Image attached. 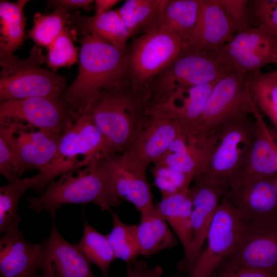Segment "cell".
I'll return each instance as SVG.
<instances>
[{"mask_svg":"<svg viewBox=\"0 0 277 277\" xmlns=\"http://www.w3.org/2000/svg\"><path fill=\"white\" fill-rule=\"evenodd\" d=\"M149 110L145 97L126 82L103 92L83 115L102 133L105 154H111L129 149L146 127Z\"/></svg>","mask_w":277,"mask_h":277,"instance_id":"obj_1","label":"cell"},{"mask_svg":"<svg viewBox=\"0 0 277 277\" xmlns=\"http://www.w3.org/2000/svg\"><path fill=\"white\" fill-rule=\"evenodd\" d=\"M79 68L63 97L80 117L104 91L126 82V51L90 34L82 35Z\"/></svg>","mask_w":277,"mask_h":277,"instance_id":"obj_2","label":"cell"},{"mask_svg":"<svg viewBox=\"0 0 277 277\" xmlns=\"http://www.w3.org/2000/svg\"><path fill=\"white\" fill-rule=\"evenodd\" d=\"M27 201L34 212L45 210L53 218L63 205L94 203L102 211L109 212L123 201L113 190L107 154H103L89 166L63 174L39 195Z\"/></svg>","mask_w":277,"mask_h":277,"instance_id":"obj_3","label":"cell"},{"mask_svg":"<svg viewBox=\"0 0 277 277\" xmlns=\"http://www.w3.org/2000/svg\"><path fill=\"white\" fill-rule=\"evenodd\" d=\"M233 70L215 50L184 46L176 59L155 79L146 93L147 98L155 107L165 103L179 89L213 82Z\"/></svg>","mask_w":277,"mask_h":277,"instance_id":"obj_4","label":"cell"},{"mask_svg":"<svg viewBox=\"0 0 277 277\" xmlns=\"http://www.w3.org/2000/svg\"><path fill=\"white\" fill-rule=\"evenodd\" d=\"M254 131V120L250 115H239L227 120L214 132L215 142L206 167L195 177L223 188L236 181L247 166Z\"/></svg>","mask_w":277,"mask_h":277,"instance_id":"obj_5","label":"cell"},{"mask_svg":"<svg viewBox=\"0 0 277 277\" xmlns=\"http://www.w3.org/2000/svg\"><path fill=\"white\" fill-rule=\"evenodd\" d=\"M47 61L42 49L35 44L29 56L13 54L0 58V100L61 96L67 86V78L39 66Z\"/></svg>","mask_w":277,"mask_h":277,"instance_id":"obj_6","label":"cell"},{"mask_svg":"<svg viewBox=\"0 0 277 277\" xmlns=\"http://www.w3.org/2000/svg\"><path fill=\"white\" fill-rule=\"evenodd\" d=\"M185 46L176 34L152 29L133 40L126 52V82L146 97L155 79L179 55Z\"/></svg>","mask_w":277,"mask_h":277,"instance_id":"obj_7","label":"cell"},{"mask_svg":"<svg viewBox=\"0 0 277 277\" xmlns=\"http://www.w3.org/2000/svg\"><path fill=\"white\" fill-rule=\"evenodd\" d=\"M104 152L102 133L86 115H82L61 135L54 158L35 175L34 189L43 192L58 177L89 166Z\"/></svg>","mask_w":277,"mask_h":277,"instance_id":"obj_8","label":"cell"},{"mask_svg":"<svg viewBox=\"0 0 277 277\" xmlns=\"http://www.w3.org/2000/svg\"><path fill=\"white\" fill-rule=\"evenodd\" d=\"M80 117L62 95L1 102L0 125L16 123L62 134Z\"/></svg>","mask_w":277,"mask_h":277,"instance_id":"obj_9","label":"cell"},{"mask_svg":"<svg viewBox=\"0 0 277 277\" xmlns=\"http://www.w3.org/2000/svg\"><path fill=\"white\" fill-rule=\"evenodd\" d=\"M239 268L277 274V220L246 224L233 250L216 269Z\"/></svg>","mask_w":277,"mask_h":277,"instance_id":"obj_10","label":"cell"},{"mask_svg":"<svg viewBox=\"0 0 277 277\" xmlns=\"http://www.w3.org/2000/svg\"><path fill=\"white\" fill-rule=\"evenodd\" d=\"M247 74L234 70L214 86L201 119V129L204 133H214L234 116L252 114L256 107L251 95Z\"/></svg>","mask_w":277,"mask_h":277,"instance_id":"obj_11","label":"cell"},{"mask_svg":"<svg viewBox=\"0 0 277 277\" xmlns=\"http://www.w3.org/2000/svg\"><path fill=\"white\" fill-rule=\"evenodd\" d=\"M245 225L234 206L223 196L208 230L206 247L186 277H212L233 250Z\"/></svg>","mask_w":277,"mask_h":277,"instance_id":"obj_12","label":"cell"},{"mask_svg":"<svg viewBox=\"0 0 277 277\" xmlns=\"http://www.w3.org/2000/svg\"><path fill=\"white\" fill-rule=\"evenodd\" d=\"M34 129L16 123L0 125V137L11 150L20 176L28 171L46 168L56 153L62 134Z\"/></svg>","mask_w":277,"mask_h":277,"instance_id":"obj_13","label":"cell"},{"mask_svg":"<svg viewBox=\"0 0 277 277\" xmlns=\"http://www.w3.org/2000/svg\"><path fill=\"white\" fill-rule=\"evenodd\" d=\"M276 175L240 178L224 188L223 196L246 224L277 220Z\"/></svg>","mask_w":277,"mask_h":277,"instance_id":"obj_14","label":"cell"},{"mask_svg":"<svg viewBox=\"0 0 277 277\" xmlns=\"http://www.w3.org/2000/svg\"><path fill=\"white\" fill-rule=\"evenodd\" d=\"M215 51L234 70L245 73L261 71L269 64H277V42L258 27L236 32Z\"/></svg>","mask_w":277,"mask_h":277,"instance_id":"obj_15","label":"cell"},{"mask_svg":"<svg viewBox=\"0 0 277 277\" xmlns=\"http://www.w3.org/2000/svg\"><path fill=\"white\" fill-rule=\"evenodd\" d=\"M149 122L129 149L125 152L129 158L147 170L166 153L171 143L182 133L176 120L157 108L149 110Z\"/></svg>","mask_w":277,"mask_h":277,"instance_id":"obj_16","label":"cell"},{"mask_svg":"<svg viewBox=\"0 0 277 277\" xmlns=\"http://www.w3.org/2000/svg\"><path fill=\"white\" fill-rule=\"evenodd\" d=\"M52 219L50 234L42 243L39 271L42 277H96L86 256L76 244H71L62 236L55 217Z\"/></svg>","mask_w":277,"mask_h":277,"instance_id":"obj_17","label":"cell"},{"mask_svg":"<svg viewBox=\"0 0 277 277\" xmlns=\"http://www.w3.org/2000/svg\"><path fill=\"white\" fill-rule=\"evenodd\" d=\"M111 182L115 195L131 203L140 212L154 206L147 179V170L131 160L125 152L107 154Z\"/></svg>","mask_w":277,"mask_h":277,"instance_id":"obj_18","label":"cell"},{"mask_svg":"<svg viewBox=\"0 0 277 277\" xmlns=\"http://www.w3.org/2000/svg\"><path fill=\"white\" fill-rule=\"evenodd\" d=\"M218 81L179 89L165 103L154 108L173 116L188 141L193 142L207 134L202 132L200 122L208 97Z\"/></svg>","mask_w":277,"mask_h":277,"instance_id":"obj_19","label":"cell"},{"mask_svg":"<svg viewBox=\"0 0 277 277\" xmlns=\"http://www.w3.org/2000/svg\"><path fill=\"white\" fill-rule=\"evenodd\" d=\"M42 243L31 244L18 229L5 233L0 239L2 277H32L40 271Z\"/></svg>","mask_w":277,"mask_h":277,"instance_id":"obj_20","label":"cell"},{"mask_svg":"<svg viewBox=\"0 0 277 277\" xmlns=\"http://www.w3.org/2000/svg\"><path fill=\"white\" fill-rule=\"evenodd\" d=\"M236 32L219 0H202L195 29L185 47L214 51L226 44Z\"/></svg>","mask_w":277,"mask_h":277,"instance_id":"obj_21","label":"cell"},{"mask_svg":"<svg viewBox=\"0 0 277 277\" xmlns=\"http://www.w3.org/2000/svg\"><path fill=\"white\" fill-rule=\"evenodd\" d=\"M190 188L194 245L188 273L203 249L208 230L224 194V188L199 177Z\"/></svg>","mask_w":277,"mask_h":277,"instance_id":"obj_22","label":"cell"},{"mask_svg":"<svg viewBox=\"0 0 277 277\" xmlns=\"http://www.w3.org/2000/svg\"><path fill=\"white\" fill-rule=\"evenodd\" d=\"M155 206L164 217L183 246L184 255L177 264L178 269L188 272L194 245L190 188L162 197Z\"/></svg>","mask_w":277,"mask_h":277,"instance_id":"obj_23","label":"cell"},{"mask_svg":"<svg viewBox=\"0 0 277 277\" xmlns=\"http://www.w3.org/2000/svg\"><path fill=\"white\" fill-rule=\"evenodd\" d=\"M215 142L214 134L190 142L182 133L157 162L195 177L204 171Z\"/></svg>","mask_w":277,"mask_h":277,"instance_id":"obj_24","label":"cell"},{"mask_svg":"<svg viewBox=\"0 0 277 277\" xmlns=\"http://www.w3.org/2000/svg\"><path fill=\"white\" fill-rule=\"evenodd\" d=\"M68 26L74 34L97 37L121 51H126L130 35L118 9L90 16L79 13L70 14Z\"/></svg>","mask_w":277,"mask_h":277,"instance_id":"obj_25","label":"cell"},{"mask_svg":"<svg viewBox=\"0 0 277 277\" xmlns=\"http://www.w3.org/2000/svg\"><path fill=\"white\" fill-rule=\"evenodd\" d=\"M252 115L254 141L247 166L239 179L277 174V129L268 127L257 107Z\"/></svg>","mask_w":277,"mask_h":277,"instance_id":"obj_26","label":"cell"},{"mask_svg":"<svg viewBox=\"0 0 277 277\" xmlns=\"http://www.w3.org/2000/svg\"><path fill=\"white\" fill-rule=\"evenodd\" d=\"M201 4L202 0H166L150 30L173 33L187 44L195 29Z\"/></svg>","mask_w":277,"mask_h":277,"instance_id":"obj_27","label":"cell"},{"mask_svg":"<svg viewBox=\"0 0 277 277\" xmlns=\"http://www.w3.org/2000/svg\"><path fill=\"white\" fill-rule=\"evenodd\" d=\"M140 213V222L136 225L140 255L150 256L177 245V238L155 205Z\"/></svg>","mask_w":277,"mask_h":277,"instance_id":"obj_28","label":"cell"},{"mask_svg":"<svg viewBox=\"0 0 277 277\" xmlns=\"http://www.w3.org/2000/svg\"><path fill=\"white\" fill-rule=\"evenodd\" d=\"M29 2H0V58L9 56L19 48L25 38L24 8Z\"/></svg>","mask_w":277,"mask_h":277,"instance_id":"obj_29","label":"cell"},{"mask_svg":"<svg viewBox=\"0 0 277 277\" xmlns=\"http://www.w3.org/2000/svg\"><path fill=\"white\" fill-rule=\"evenodd\" d=\"M35 176L8 182L0 187V232L18 229L21 217L18 213V203L27 190L34 188Z\"/></svg>","mask_w":277,"mask_h":277,"instance_id":"obj_30","label":"cell"},{"mask_svg":"<svg viewBox=\"0 0 277 277\" xmlns=\"http://www.w3.org/2000/svg\"><path fill=\"white\" fill-rule=\"evenodd\" d=\"M253 101L277 129V71H261L247 74Z\"/></svg>","mask_w":277,"mask_h":277,"instance_id":"obj_31","label":"cell"},{"mask_svg":"<svg viewBox=\"0 0 277 277\" xmlns=\"http://www.w3.org/2000/svg\"><path fill=\"white\" fill-rule=\"evenodd\" d=\"M166 0H127L118 9L130 37L154 26Z\"/></svg>","mask_w":277,"mask_h":277,"instance_id":"obj_32","label":"cell"},{"mask_svg":"<svg viewBox=\"0 0 277 277\" xmlns=\"http://www.w3.org/2000/svg\"><path fill=\"white\" fill-rule=\"evenodd\" d=\"M76 245L90 263L100 269L102 277H109V268L116 258L106 235L96 230L85 219L83 236Z\"/></svg>","mask_w":277,"mask_h":277,"instance_id":"obj_33","label":"cell"},{"mask_svg":"<svg viewBox=\"0 0 277 277\" xmlns=\"http://www.w3.org/2000/svg\"><path fill=\"white\" fill-rule=\"evenodd\" d=\"M113 227L106 235L116 259L125 262L127 266L136 260L140 255L136 234V225L124 223L118 214L112 211Z\"/></svg>","mask_w":277,"mask_h":277,"instance_id":"obj_34","label":"cell"},{"mask_svg":"<svg viewBox=\"0 0 277 277\" xmlns=\"http://www.w3.org/2000/svg\"><path fill=\"white\" fill-rule=\"evenodd\" d=\"M69 12L55 9L49 13H36L28 36L35 44L48 48L68 25Z\"/></svg>","mask_w":277,"mask_h":277,"instance_id":"obj_35","label":"cell"},{"mask_svg":"<svg viewBox=\"0 0 277 277\" xmlns=\"http://www.w3.org/2000/svg\"><path fill=\"white\" fill-rule=\"evenodd\" d=\"M152 172L162 197L190 188V184L194 179L193 176L159 162L154 164Z\"/></svg>","mask_w":277,"mask_h":277,"instance_id":"obj_36","label":"cell"},{"mask_svg":"<svg viewBox=\"0 0 277 277\" xmlns=\"http://www.w3.org/2000/svg\"><path fill=\"white\" fill-rule=\"evenodd\" d=\"M73 36L66 27L47 48L46 58L50 67L53 69L65 67L77 62V49L74 45Z\"/></svg>","mask_w":277,"mask_h":277,"instance_id":"obj_37","label":"cell"},{"mask_svg":"<svg viewBox=\"0 0 277 277\" xmlns=\"http://www.w3.org/2000/svg\"><path fill=\"white\" fill-rule=\"evenodd\" d=\"M253 7L258 27L277 42V0L254 1Z\"/></svg>","mask_w":277,"mask_h":277,"instance_id":"obj_38","label":"cell"},{"mask_svg":"<svg viewBox=\"0 0 277 277\" xmlns=\"http://www.w3.org/2000/svg\"><path fill=\"white\" fill-rule=\"evenodd\" d=\"M236 32L252 27L251 15L247 0H219Z\"/></svg>","mask_w":277,"mask_h":277,"instance_id":"obj_39","label":"cell"},{"mask_svg":"<svg viewBox=\"0 0 277 277\" xmlns=\"http://www.w3.org/2000/svg\"><path fill=\"white\" fill-rule=\"evenodd\" d=\"M0 172L8 182L20 179L13 154L5 141L0 137Z\"/></svg>","mask_w":277,"mask_h":277,"instance_id":"obj_40","label":"cell"},{"mask_svg":"<svg viewBox=\"0 0 277 277\" xmlns=\"http://www.w3.org/2000/svg\"><path fill=\"white\" fill-rule=\"evenodd\" d=\"M163 269L160 266L150 268L147 262L135 260L128 265L126 277H161ZM172 277H183L174 275Z\"/></svg>","mask_w":277,"mask_h":277,"instance_id":"obj_41","label":"cell"},{"mask_svg":"<svg viewBox=\"0 0 277 277\" xmlns=\"http://www.w3.org/2000/svg\"><path fill=\"white\" fill-rule=\"evenodd\" d=\"M212 277H276L274 274L260 270L239 268L216 269Z\"/></svg>","mask_w":277,"mask_h":277,"instance_id":"obj_42","label":"cell"},{"mask_svg":"<svg viewBox=\"0 0 277 277\" xmlns=\"http://www.w3.org/2000/svg\"><path fill=\"white\" fill-rule=\"evenodd\" d=\"M92 0H50L48 1V7L54 8L69 12L78 8L89 9L94 2Z\"/></svg>","mask_w":277,"mask_h":277,"instance_id":"obj_43","label":"cell"},{"mask_svg":"<svg viewBox=\"0 0 277 277\" xmlns=\"http://www.w3.org/2000/svg\"><path fill=\"white\" fill-rule=\"evenodd\" d=\"M118 0H96L94 1L95 14H102L109 11L110 9L117 4Z\"/></svg>","mask_w":277,"mask_h":277,"instance_id":"obj_44","label":"cell"},{"mask_svg":"<svg viewBox=\"0 0 277 277\" xmlns=\"http://www.w3.org/2000/svg\"><path fill=\"white\" fill-rule=\"evenodd\" d=\"M32 277H42L41 274L37 273L33 275Z\"/></svg>","mask_w":277,"mask_h":277,"instance_id":"obj_45","label":"cell"},{"mask_svg":"<svg viewBox=\"0 0 277 277\" xmlns=\"http://www.w3.org/2000/svg\"><path fill=\"white\" fill-rule=\"evenodd\" d=\"M276 189H277V174L276 175Z\"/></svg>","mask_w":277,"mask_h":277,"instance_id":"obj_46","label":"cell"},{"mask_svg":"<svg viewBox=\"0 0 277 277\" xmlns=\"http://www.w3.org/2000/svg\"><path fill=\"white\" fill-rule=\"evenodd\" d=\"M275 276L277 277V274L275 275Z\"/></svg>","mask_w":277,"mask_h":277,"instance_id":"obj_47","label":"cell"}]
</instances>
